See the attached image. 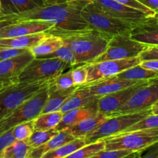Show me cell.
Returning <instances> with one entry per match:
<instances>
[{
	"instance_id": "obj_1",
	"label": "cell",
	"mask_w": 158,
	"mask_h": 158,
	"mask_svg": "<svg viewBox=\"0 0 158 158\" xmlns=\"http://www.w3.org/2000/svg\"><path fill=\"white\" fill-rule=\"evenodd\" d=\"M89 0H72L62 4L46 5L18 15H0L16 23L26 20H43L54 25L55 29L78 30L89 27L81 16V10Z\"/></svg>"
},
{
	"instance_id": "obj_2",
	"label": "cell",
	"mask_w": 158,
	"mask_h": 158,
	"mask_svg": "<svg viewBox=\"0 0 158 158\" xmlns=\"http://www.w3.org/2000/svg\"><path fill=\"white\" fill-rule=\"evenodd\" d=\"M46 32L61 37L64 45L74 53L77 65L93 63L103 53L112 38L90 27L78 30H64L53 27Z\"/></svg>"
},
{
	"instance_id": "obj_3",
	"label": "cell",
	"mask_w": 158,
	"mask_h": 158,
	"mask_svg": "<svg viewBox=\"0 0 158 158\" xmlns=\"http://www.w3.org/2000/svg\"><path fill=\"white\" fill-rule=\"evenodd\" d=\"M54 79L35 82H17L0 89V120L13 110L54 83Z\"/></svg>"
},
{
	"instance_id": "obj_4",
	"label": "cell",
	"mask_w": 158,
	"mask_h": 158,
	"mask_svg": "<svg viewBox=\"0 0 158 158\" xmlns=\"http://www.w3.org/2000/svg\"><path fill=\"white\" fill-rule=\"evenodd\" d=\"M105 150L144 151L158 143V127L122 132L102 139Z\"/></svg>"
},
{
	"instance_id": "obj_5",
	"label": "cell",
	"mask_w": 158,
	"mask_h": 158,
	"mask_svg": "<svg viewBox=\"0 0 158 158\" xmlns=\"http://www.w3.org/2000/svg\"><path fill=\"white\" fill-rule=\"evenodd\" d=\"M81 16L90 28L96 29L108 36L130 35L136 26L111 16L91 2L85 5L81 10Z\"/></svg>"
},
{
	"instance_id": "obj_6",
	"label": "cell",
	"mask_w": 158,
	"mask_h": 158,
	"mask_svg": "<svg viewBox=\"0 0 158 158\" xmlns=\"http://www.w3.org/2000/svg\"><path fill=\"white\" fill-rule=\"evenodd\" d=\"M151 114H153V109L150 108L139 112L108 117L94 132L84 137L85 143L86 144H90L105 137L123 132L132 125L138 123Z\"/></svg>"
},
{
	"instance_id": "obj_7",
	"label": "cell",
	"mask_w": 158,
	"mask_h": 158,
	"mask_svg": "<svg viewBox=\"0 0 158 158\" xmlns=\"http://www.w3.org/2000/svg\"><path fill=\"white\" fill-rule=\"evenodd\" d=\"M69 63L56 58L35 57L18 77V82H35L54 79L68 69Z\"/></svg>"
},
{
	"instance_id": "obj_8",
	"label": "cell",
	"mask_w": 158,
	"mask_h": 158,
	"mask_svg": "<svg viewBox=\"0 0 158 158\" xmlns=\"http://www.w3.org/2000/svg\"><path fill=\"white\" fill-rule=\"evenodd\" d=\"M48 96V88L25 102L0 120V134L24 122L33 120L40 115Z\"/></svg>"
},
{
	"instance_id": "obj_9",
	"label": "cell",
	"mask_w": 158,
	"mask_h": 158,
	"mask_svg": "<svg viewBox=\"0 0 158 158\" xmlns=\"http://www.w3.org/2000/svg\"><path fill=\"white\" fill-rule=\"evenodd\" d=\"M148 46L131 39L129 34L114 35L109 40L103 53L93 63L134 58L139 56Z\"/></svg>"
},
{
	"instance_id": "obj_10",
	"label": "cell",
	"mask_w": 158,
	"mask_h": 158,
	"mask_svg": "<svg viewBox=\"0 0 158 158\" xmlns=\"http://www.w3.org/2000/svg\"><path fill=\"white\" fill-rule=\"evenodd\" d=\"M158 100V78L150 80L136 91L111 117L132 114L153 107Z\"/></svg>"
},
{
	"instance_id": "obj_11",
	"label": "cell",
	"mask_w": 158,
	"mask_h": 158,
	"mask_svg": "<svg viewBox=\"0 0 158 158\" xmlns=\"http://www.w3.org/2000/svg\"><path fill=\"white\" fill-rule=\"evenodd\" d=\"M140 63V58L137 56L125 60H105L86 63L85 66L88 72L86 83L113 77L129 68L139 65Z\"/></svg>"
},
{
	"instance_id": "obj_12",
	"label": "cell",
	"mask_w": 158,
	"mask_h": 158,
	"mask_svg": "<svg viewBox=\"0 0 158 158\" xmlns=\"http://www.w3.org/2000/svg\"><path fill=\"white\" fill-rule=\"evenodd\" d=\"M91 2L111 16L130 23L136 27L153 18L142 11L129 7L115 0H91Z\"/></svg>"
},
{
	"instance_id": "obj_13",
	"label": "cell",
	"mask_w": 158,
	"mask_h": 158,
	"mask_svg": "<svg viewBox=\"0 0 158 158\" xmlns=\"http://www.w3.org/2000/svg\"><path fill=\"white\" fill-rule=\"evenodd\" d=\"M149 80H142L129 87L99 97L96 102L98 111L110 117L131 97L137 89L145 85Z\"/></svg>"
},
{
	"instance_id": "obj_14",
	"label": "cell",
	"mask_w": 158,
	"mask_h": 158,
	"mask_svg": "<svg viewBox=\"0 0 158 158\" xmlns=\"http://www.w3.org/2000/svg\"><path fill=\"white\" fill-rule=\"evenodd\" d=\"M54 27V25L43 20H26L14 23L0 31V39L12 38L31 34L46 32Z\"/></svg>"
},
{
	"instance_id": "obj_15",
	"label": "cell",
	"mask_w": 158,
	"mask_h": 158,
	"mask_svg": "<svg viewBox=\"0 0 158 158\" xmlns=\"http://www.w3.org/2000/svg\"><path fill=\"white\" fill-rule=\"evenodd\" d=\"M34 58L29 50L17 56L0 61V81L17 83L20 74Z\"/></svg>"
},
{
	"instance_id": "obj_16",
	"label": "cell",
	"mask_w": 158,
	"mask_h": 158,
	"mask_svg": "<svg viewBox=\"0 0 158 158\" xmlns=\"http://www.w3.org/2000/svg\"><path fill=\"white\" fill-rule=\"evenodd\" d=\"M140 81L142 80H127L111 77L108 78L97 80V81L91 82V83H85L83 86L87 88L90 94L99 98L103 96L120 90L124 88L129 87Z\"/></svg>"
},
{
	"instance_id": "obj_17",
	"label": "cell",
	"mask_w": 158,
	"mask_h": 158,
	"mask_svg": "<svg viewBox=\"0 0 158 158\" xmlns=\"http://www.w3.org/2000/svg\"><path fill=\"white\" fill-rule=\"evenodd\" d=\"M96 102L86 106H84V107L77 108V109L71 110L64 113L63 114L61 120L55 127L57 131H60L68 129L70 127L77 124L79 122L82 121L88 117H92L94 114H97L99 111L97 109Z\"/></svg>"
},
{
	"instance_id": "obj_18",
	"label": "cell",
	"mask_w": 158,
	"mask_h": 158,
	"mask_svg": "<svg viewBox=\"0 0 158 158\" xmlns=\"http://www.w3.org/2000/svg\"><path fill=\"white\" fill-rule=\"evenodd\" d=\"M79 86L75 85L68 89H57L54 84L48 88V96L41 114L60 111L64 102L77 89Z\"/></svg>"
},
{
	"instance_id": "obj_19",
	"label": "cell",
	"mask_w": 158,
	"mask_h": 158,
	"mask_svg": "<svg viewBox=\"0 0 158 158\" xmlns=\"http://www.w3.org/2000/svg\"><path fill=\"white\" fill-rule=\"evenodd\" d=\"M108 118V117L105 114L98 112L92 117H88L77 124L70 127L66 129V131L75 138H84L94 132Z\"/></svg>"
},
{
	"instance_id": "obj_20",
	"label": "cell",
	"mask_w": 158,
	"mask_h": 158,
	"mask_svg": "<svg viewBox=\"0 0 158 158\" xmlns=\"http://www.w3.org/2000/svg\"><path fill=\"white\" fill-rule=\"evenodd\" d=\"M47 35L46 32L31 34L12 38L0 39V49H30L38 45Z\"/></svg>"
},
{
	"instance_id": "obj_21",
	"label": "cell",
	"mask_w": 158,
	"mask_h": 158,
	"mask_svg": "<svg viewBox=\"0 0 158 158\" xmlns=\"http://www.w3.org/2000/svg\"><path fill=\"white\" fill-rule=\"evenodd\" d=\"M98 99L99 97L93 96L92 94H90L86 87H85L83 85H81L64 102L60 111L64 114L71 110L84 107L93 103H95Z\"/></svg>"
},
{
	"instance_id": "obj_22",
	"label": "cell",
	"mask_w": 158,
	"mask_h": 158,
	"mask_svg": "<svg viewBox=\"0 0 158 158\" xmlns=\"http://www.w3.org/2000/svg\"><path fill=\"white\" fill-rule=\"evenodd\" d=\"M153 18L135 27L130 33V38L148 46H158V26L153 22Z\"/></svg>"
},
{
	"instance_id": "obj_23",
	"label": "cell",
	"mask_w": 158,
	"mask_h": 158,
	"mask_svg": "<svg viewBox=\"0 0 158 158\" xmlns=\"http://www.w3.org/2000/svg\"><path fill=\"white\" fill-rule=\"evenodd\" d=\"M0 15H18L35 8L46 6L43 0H0Z\"/></svg>"
},
{
	"instance_id": "obj_24",
	"label": "cell",
	"mask_w": 158,
	"mask_h": 158,
	"mask_svg": "<svg viewBox=\"0 0 158 158\" xmlns=\"http://www.w3.org/2000/svg\"><path fill=\"white\" fill-rule=\"evenodd\" d=\"M75 137L68 132L66 130L58 131L54 137H53L50 140H48L46 143H43L38 148L31 149L29 151V155L27 157L29 158H41L42 156L46 152L52 150L57 149L59 147L74 140Z\"/></svg>"
},
{
	"instance_id": "obj_25",
	"label": "cell",
	"mask_w": 158,
	"mask_h": 158,
	"mask_svg": "<svg viewBox=\"0 0 158 158\" xmlns=\"http://www.w3.org/2000/svg\"><path fill=\"white\" fill-rule=\"evenodd\" d=\"M64 45V43L61 37L47 33L46 38L43 39L38 45L31 48L29 50L34 57H41L57 50Z\"/></svg>"
},
{
	"instance_id": "obj_26",
	"label": "cell",
	"mask_w": 158,
	"mask_h": 158,
	"mask_svg": "<svg viewBox=\"0 0 158 158\" xmlns=\"http://www.w3.org/2000/svg\"><path fill=\"white\" fill-rule=\"evenodd\" d=\"M113 77L127 80H147L158 78V72L145 69L137 65L129 68Z\"/></svg>"
},
{
	"instance_id": "obj_27",
	"label": "cell",
	"mask_w": 158,
	"mask_h": 158,
	"mask_svg": "<svg viewBox=\"0 0 158 158\" xmlns=\"http://www.w3.org/2000/svg\"><path fill=\"white\" fill-rule=\"evenodd\" d=\"M85 145L87 144L85 138H75L57 149L48 151L43 154L41 158H64Z\"/></svg>"
},
{
	"instance_id": "obj_28",
	"label": "cell",
	"mask_w": 158,
	"mask_h": 158,
	"mask_svg": "<svg viewBox=\"0 0 158 158\" xmlns=\"http://www.w3.org/2000/svg\"><path fill=\"white\" fill-rule=\"evenodd\" d=\"M61 111L41 114L33 120L34 131H47L55 128L63 117Z\"/></svg>"
},
{
	"instance_id": "obj_29",
	"label": "cell",
	"mask_w": 158,
	"mask_h": 158,
	"mask_svg": "<svg viewBox=\"0 0 158 158\" xmlns=\"http://www.w3.org/2000/svg\"><path fill=\"white\" fill-rule=\"evenodd\" d=\"M31 148L26 140H16L12 142L0 153L1 158H26Z\"/></svg>"
},
{
	"instance_id": "obj_30",
	"label": "cell",
	"mask_w": 158,
	"mask_h": 158,
	"mask_svg": "<svg viewBox=\"0 0 158 158\" xmlns=\"http://www.w3.org/2000/svg\"><path fill=\"white\" fill-rule=\"evenodd\" d=\"M105 149V141L100 140L84 146L64 158H89L96 153Z\"/></svg>"
},
{
	"instance_id": "obj_31",
	"label": "cell",
	"mask_w": 158,
	"mask_h": 158,
	"mask_svg": "<svg viewBox=\"0 0 158 158\" xmlns=\"http://www.w3.org/2000/svg\"><path fill=\"white\" fill-rule=\"evenodd\" d=\"M57 133L58 131H57L56 128H52V129L47 130V131H34L32 135L26 141L31 149H33V148H38L43 143H46Z\"/></svg>"
},
{
	"instance_id": "obj_32",
	"label": "cell",
	"mask_w": 158,
	"mask_h": 158,
	"mask_svg": "<svg viewBox=\"0 0 158 158\" xmlns=\"http://www.w3.org/2000/svg\"><path fill=\"white\" fill-rule=\"evenodd\" d=\"M40 58L60 59L62 61L69 63L70 65H71L73 66L77 65L75 56H74V53L71 51V49L68 46H66V45H64L63 46L59 48L57 50L54 51V52H51L50 54H47V55L43 56L40 57Z\"/></svg>"
},
{
	"instance_id": "obj_33",
	"label": "cell",
	"mask_w": 158,
	"mask_h": 158,
	"mask_svg": "<svg viewBox=\"0 0 158 158\" xmlns=\"http://www.w3.org/2000/svg\"><path fill=\"white\" fill-rule=\"evenodd\" d=\"M33 120L20 123L12 128V133L15 140H27L30 137L34 132Z\"/></svg>"
},
{
	"instance_id": "obj_34",
	"label": "cell",
	"mask_w": 158,
	"mask_h": 158,
	"mask_svg": "<svg viewBox=\"0 0 158 158\" xmlns=\"http://www.w3.org/2000/svg\"><path fill=\"white\" fill-rule=\"evenodd\" d=\"M158 127V114H151L148 117H145L138 123L132 125L129 128H127L123 132L128 131H136V130L145 129V128H154Z\"/></svg>"
},
{
	"instance_id": "obj_35",
	"label": "cell",
	"mask_w": 158,
	"mask_h": 158,
	"mask_svg": "<svg viewBox=\"0 0 158 158\" xmlns=\"http://www.w3.org/2000/svg\"><path fill=\"white\" fill-rule=\"evenodd\" d=\"M72 69L65 73H62L57 77H55L54 86L57 89H68L71 86H75L72 77Z\"/></svg>"
},
{
	"instance_id": "obj_36",
	"label": "cell",
	"mask_w": 158,
	"mask_h": 158,
	"mask_svg": "<svg viewBox=\"0 0 158 158\" xmlns=\"http://www.w3.org/2000/svg\"><path fill=\"white\" fill-rule=\"evenodd\" d=\"M133 153V151L127 150H102L96 153L89 158H122L128 154Z\"/></svg>"
},
{
	"instance_id": "obj_37",
	"label": "cell",
	"mask_w": 158,
	"mask_h": 158,
	"mask_svg": "<svg viewBox=\"0 0 158 158\" xmlns=\"http://www.w3.org/2000/svg\"><path fill=\"white\" fill-rule=\"evenodd\" d=\"M72 77L75 85L81 86L86 83L88 72L85 64H82L81 66L72 69Z\"/></svg>"
},
{
	"instance_id": "obj_38",
	"label": "cell",
	"mask_w": 158,
	"mask_h": 158,
	"mask_svg": "<svg viewBox=\"0 0 158 158\" xmlns=\"http://www.w3.org/2000/svg\"><path fill=\"white\" fill-rule=\"evenodd\" d=\"M115 1L121 3V4L125 5V6H129V7H131L133 8V9L142 11V12H145L147 15H150L152 17H155L157 15V13L156 12L153 11L152 9H149L148 7L143 5L142 3H140L137 0H115Z\"/></svg>"
},
{
	"instance_id": "obj_39",
	"label": "cell",
	"mask_w": 158,
	"mask_h": 158,
	"mask_svg": "<svg viewBox=\"0 0 158 158\" xmlns=\"http://www.w3.org/2000/svg\"><path fill=\"white\" fill-rule=\"evenodd\" d=\"M29 50L27 49H0V61L17 56Z\"/></svg>"
},
{
	"instance_id": "obj_40",
	"label": "cell",
	"mask_w": 158,
	"mask_h": 158,
	"mask_svg": "<svg viewBox=\"0 0 158 158\" xmlns=\"http://www.w3.org/2000/svg\"><path fill=\"white\" fill-rule=\"evenodd\" d=\"M139 56L141 61L158 59V46H149Z\"/></svg>"
},
{
	"instance_id": "obj_41",
	"label": "cell",
	"mask_w": 158,
	"mask_h": 158,
	"mask_svg": "<svg viewBox=\"0 0 158 158\" xmlns=\"http://www.w3.org/2000/svg\"><path fill=\"white\" fill-rule=\"evenodd\" d=\"M15 140V139L13 136L12 129L9 130V131L0 134V153L5 148H6L8 145L12 143Z\"/></svg>"
},
{
	"instance_id": "obj_42",
	"label": "cell",
	"mask_w": 158,
	"mask_h": 158,
	"mask_svg": "<svg viewBox=\"0 0 158 158\" xmlns=\"http://www.w3.org/2000/svg\"><path fill=\"white\" fill-rule=\"evenodd\" d=\"M139 66H142L143 68H145V69L157 71L158 72V59L141 61Z\"/></svg>"
},
{
	"instance_id": "obj_43",
	"label": "cell",
	"mask_w": 158,
	"mask_h": 158,
	"mask_svg": "<svg viewBox=\"0 0 158 158\" xmlns=\"http://www.w3.org/2000/svg\"><path fill=\"white\" fill-rule=\"evenodd\" d=\"M149 151L140 158H158V143L148 148Z\"/></svg>"
},
{
	"instance_id": "obj_44",
	"label": "cell",
	"mask_w": 158,
	"mask_h": 158,
	"mask_svg": "<svg viewBox=\"0 0 158 158\" xmlns=\"http://www.w3.org/2000/svg\"><path fill=\"white\" fill-rule=\"evenodd\" d=\"M137 1L158 14V0H137Z\"/></svg>"
},
{
	"instance_id": "obj_45",
	"label": "cell",
	"mask_w": 158,
	"mask_h": 158,
	"mask_svg": "<svg viewBox=\"0 0 158 158\" xmlns=\"http://www.w3.org/2000/svg\"><path fill=\"white\" fill-rule=\"evenodd\" d=\"M12 23H14V22L6 19H5L4 17L2 16H0V31H1L3 28L9 26V25L12 24Z\"/></svg>"
},
{
	"instance_id": "obj_46",
	"label": "cell",
	"mask_w": 158,
	"mask_h": 158,
	"mask_svg": "<svg viewBox=\"0 0 158 158\" xmlns=\"http://www.w3.org/2000/svg\"><path fill=\"white\" fill-rule=\"evenodd\" d=\"M45 5H55V4H62V3L68 2L72 1V0H43Z\"/></svg>"
},
{
	"instance_id": "obj_47",
	"label": "cell",
	"mask_w": 158,
	"mask_h": 158,
	"mask_svg": "<svg viewBox=\"0 0 158 158\" xmlns=\"http://www.w3.org/2000/svg\"><path fill=\"white\" fill-rule=\"evenodd\" d=\"M143 151H135L122 158H140Z\"/></svg>"
},
{
	"instance_id": "obj_48",
	"label": "cell",
	"mask_w": 158,
	"mask_h": 158,
	"mask_svg": "<svg viewBox=\"0 0 158 158\" xmlns=\"http://www.w3.org/2000/svg\"><path fill=\"white\" fill-rule=\"evenodd\" d=\"M9 84H12V83H7V82H2V81H0V89H2V88H4L5 86H8V85Z\"/></svg>"
},
{
	"instance_id": "obj_49",
	"label": "cell",
	"mask_w": 158,
	"mask_h": 158,
	"mask_svg": "<svg viewBox=\"0 0 158 158\" xmlns=\"http://www.w3.org/2000/svg\"><path fill=\"white\" fill-rule=\"evenodd\" d=\"M152 109H153V114H158V107H154Z\"/></svg>"
},
{
	"instance_id": "obj_50",
	"label": "cell",
	"mask_w": 158,
	"mask_h": 158,
	"mask_svg": "<svg viewBox=\"0 0 158 158\" xmlns=\"http://www.w3.org/2000/svg\"><path fill=\"white\" fill-rule=\"evenodd\" d=\"M153 19V22H154V23L158 26V14Z\"/></svg>"
},
{
	"instance_id": "obj_51",
	"label": "cell",
	"mask_w": 158,
	"mask_h": 158,
	"mask_svg": "<svg viewBox=\"0 0 158 158\" xmlns=\"http://www.w3.org/2000/svg\"><path fill=\"white\" fill-rule=\"evenodd\" d=\"M154 107H158V100H157V101H156V103H155L154 105H153V107H152V108H154Z\"/></svg>"
},
{
	"instance_id": "obj_52",
	"label": "cell",
	"mask_w": 158,
	"mask_h": 158,
	"mask_svg": "<svg viewBox=\"0 0 158 158\" xmlns=\"http://www.w3.org/2000/svg\"><path fill=\"white\" fill-rule=\"evenodd\" d=\"M0 12H1V2H0Z\"/></svg>"
},
{
	"instance_id": "obj_53",
	"label": "cell",
	"mask_w": 158,
	"mask_h": 158,
	"mask_svg": "<svg viewBox=\"0 0 158 158\" xmlns=\"http://www.w3.org/2000/svg\"><path fill=\"white\" fill-rule=\"evenodd\" d=\"M89 1H90V2H91V0H89Z\"/></svg>"
},
{
	"instance_id": "obj_54",
	"label": "cell",
	"mask_w": 158,
	"mask_h": 158,
	"mask_svg": "<svg viewBox=\"0 0 158 158\" xmlns=\"http://www.w3.org/2000/svg\"><path fill=\"white\" fill-rule=\"evenodd\" d=\"M26 158H29V157H26Z\"/></svg>"
},
{
	"instance_id": "obj_55",
	"label": "cell",
	"mask_w": 158,
	"mask_h": 158,
	"mask_svg": "<svg viewBox=\"0 0 158 158\" xmlns=\"http://www.w3.org/2000/svg\"><path fill=\"white\" fill-rule=\"evenodd\" d=\"M0 158H1V157H0Z\"/></svg>"
}]
</instances>
